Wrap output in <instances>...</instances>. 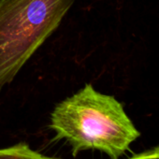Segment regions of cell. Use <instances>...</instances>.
I'll use <instances>...</instances> for the list:
<instances>
[{"label": "cell", "mask_w": 159, "mask_h": 159, "mask_svg": "<svg viewBox=\"0 0 159 159\" xmlns=\"http://www.w3.org/2000/svg\"><path fill=\"white\" fill-rule=\"evenodd\" d=\"M49 127L55 132L54 139L70 144L73 156L97 150L119 159L140 136L123 105L91 84L55 106Z\"/></svg>", "instance_id": "cell-1"}, {"label": "cell", "mask_w": 159, "mask_h": 159, "mask_svg": "<svg viewBox=\"0 0 159 159\" xmlns=\"http://www.w3.org/2000/svg\"><path fill=\"white\" fill-rule=\"evenodd\" d=\"M127 159H159V145L135 153Z\"/></svg>", "instance_id": "cell-4"}, {"label": "cell", "mask_w": 159, "mask_h": 159, "mask_svg": "<svg viewBox=\"0 0 159 159\" xmlns=\"http://www.w3.org/2000/svg\"><path fill=\"white\" fill-rule=\"evenodd\" d=\"M0 159H61L48 156L32 150L28 144L22 142L11 147L0 149Z\"/></svg>", "instance_id": "cell-3"}, {"label": "cell", "mask_w": 159, "mask_h": 159, "mask_svg": "<svg viewBox=\"0 0 159 159\" xmlns=\"http://www.w3.org/2000/svg\"><path fill=\"white\" fill-rule=\"evenodd\" d=\"M74 0H0V90L56 30Z\"/></svg>", "instance_id": "cell-2"}]
</instances>
